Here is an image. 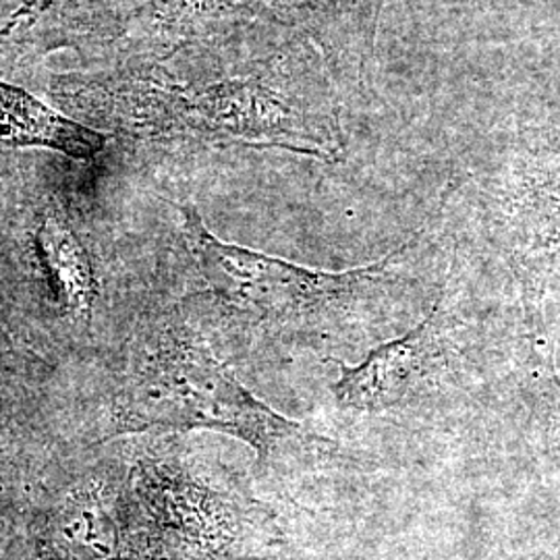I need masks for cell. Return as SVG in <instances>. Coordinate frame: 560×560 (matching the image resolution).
<instances>
[{
	"instance_id": "cell-5",
	"label": "cell",
	"mask_w": 560,
	"mask_h": 560,
	"mask_svg": "<svg viewBox=\"0 0 560 560\" xmlns=\"http://www.w3.org/2000/svg\"><path fill=\"white\" fill-rule=\"evenodd\" d=\"M59 372L34 355L0 320V509L38 488L65 451Z\"/></svg>"
},
{
	"instance_id": "cell-3",
	"label": "cell",
	"mask_w": 560,
	"mask_h": 560,
	"mask_svg": "<svg viewBox=\"0 0 560 560\" xmlns=\"http://www.w3.org/2000/svg\"><path fill=\"white\" fill-rule=\"evenodd\" d=\"M183 235L214 300L233 316L284 337L339 332L386 300L395 277L388 256L347 272L312 270L300 264L219 240L200 212L180 208Z\"/></svg>"
},
{
	"instance_id": "cell-7",
	"label": "cell",
	"mask_w": 560,
	"mask_h": 560,
	"mask_svg": "<svg viewBox=\"0 0 560 560\" xmlns=\"http://www.w3.org/2000/svg\"><path fill=\"white\" fill-rule=\"evenodd\" d=\"M117 0H0V60L75 46L115 23Z\"/></svg>"
},
{
	"instance_id": "cell-4",
	"label": "cell",
	"mask_w": 560,
	"mask_h": 560,
	"mask_svg": "<svg viewBox=\"0 0 560 560\" xmlns=\"http://www.w3.org/2000/svg\"><path fill=\"white\" fill-rule=\"evenodd\" d=\"M125 451L75 444L32 492V560H125Z\"/></svg>"
},
{
	"instance_id": "cell-6",
	"label": "cell",
	"mask_w": 560,
	"mask_h": 560,
	"mask_svg": "<svg viewBox=\"0 0 560 560\" xmlns=\"http://www.w3.org/2000/svg\"><path fill=\"white\" fill-rule=\"evenodd\" d=\"M442 361L441 326L436 312L399 339L374 349L358 365L340 368L335 397L353 411H384L418 395Z\"/></svg>"
},
{
	"instance_id": "cell-1",
	"label": "cell",
	"mask_w": 560,
	"mask_h": 560,
	"mask_svg": "<svg viewBox=\"0 0 560 560\" xmlns=\"http://www.w3.org/2000/svg\"><path fill=\"white\" fill-rule=\"evenodd\" d=\"M98 423L85 444L120 436L214 430L270 460L307 441L298 423L256 399L175 310L152 307L104 370Z\"/></svg>"
},
{
	"instance_id": "cell-8",
	"label": "cell",
	"mask_w": 560,
	"mask_h": 560,
	"mask_svg": "<svg viewBox=\"0 0 560 560\" xmlns=\"http://www.w3.org/2000/svg\"><path fill=\"white\" fill-rule=\"evenodd\" d=\"M0 143L48 148L78 161L96 159L106 138L75 120L65 119L20 88L0 83Z\"/></svg>"
},
{
	"instance_id": "cell-2",
	"label": "cell",
	"mask_w": 560,
	"mask_h": 560,
	"mask_svg": "<svg viewBox=\"0 0 560 560\" xmlns=\"http://www.w3.org/2000/svg\"><path fill=\"white\" fill-rule=\"evenodd\" d=\"M122 451L125 560H258L266 511L224 467L166 439Z\"/></svg>"
}]
</instances>
